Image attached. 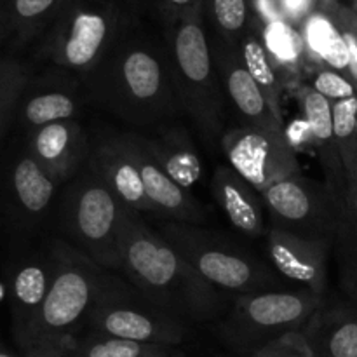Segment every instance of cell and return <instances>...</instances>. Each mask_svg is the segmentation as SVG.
<instances>
[{"mask_svg":"<svg viewBox=\"0 0 357 357\" xmlns=\"http://www.w3.org/2000/svg\"><path fill=\"white\" fill-rule=\"evenodd\" d=\"M121 272L153 303L188 324L218 321L229 312V296L209 284L190 264L150 229L139 213L126 209L119 234Z\"/></svg>","mask_w":357,"mask_h":357,"instance_id":"1","label":"cell"},{"mask_svg":"<svg viewBox=\"0 0 357 357\" xmlns=\"http://www.w3.org/2000/svg\"><path fill=\"white\" fill-rule=\"evenodd\" d=\"M80 84L93 103L138 128H160L181 112L167 52L145 38L122 37Z\"/></svg>","mask_w":357,"mask_h":357,"instance_id":"2","label":"cell"},{"mask_svg":"<svg viewBox=\"0 0 357 357\" xmlns=\"http://www.w3.org/2000/svg\"><path fill=\"white\" fill-rule=\"evenodd\" d=\"M51 248L54 275L30 337L20 349L23 357L68 356L84 333L108 272L59 237H52Z\"/></svg>","mask_w":357,"mask_h":357,"instance_id":"3","label":"cell"},{"mask_svg":"<svg viewBox=\"0 0 357 357\" xmlns=\"http://www.w3.org/2000/svg\"><path fill=\"white\" fill-rule=\"evenodd\" d=\"M166 52L181 112L190 117L208 145H220L225 132V94L206 35L204 7L173 23Z\"/></svg>","mask_w":357,"mask_h":357,"instance_id":"4","label":"cell"},{"mask_svg":"<svg viewBox=\"0 0 357 357\" xmlns=\"http://www.w3.org/2000/svg\"><path fill=\"white\" fill-rule=\"evenodd\" d=\"M124 213V206L87 160L86 166L59 188L54 222L61 234L59 239L100 267L119 272V234Z\"/></svg>","mask_w":357,"mask_h":357,"instance_id":"5","label":"cell"},{"mask_svg":"<svg viewBox=\"0 0 357 357\" xmlns=\"http://www.w3.org/2000/svg\"><path fill=\"white\" fill-rule=\"evenodd\" d=\"M157 232L204 281L234 298L246 293L284 289L278 271L229 237L190 223L164 222Z\"/></svg>","mask_w":357,"mask_h":357,"instance_id":"6","label":"cell"},{"mask_svg":"<svg viewBox=\"0 0 357 357\" xmlns=\"http://www.w3.org/2000/svg\"><path fill=\"white\" fill-rule=\"evenodd\" d=\"M326 296L309 289H268L239 295L216 323L220 340L239 356H253L271 342L305 326Z\"/></svg>","mask_w":357,"mask_h":357,"instance_id":"7","label":"cell"},{"mask_svg":"<svg viewBox=\"0 0 357 357\" xmlns=\"http://www.w3.org/2000/svg\"><path fill=\"white\" fill-rule=\"evenodd\" d=\"M84 333L181 347L192 337V324L160 309L122 274L108 271Z\"/></svg>","mask_w":357,"mask_h":357,"instance_id":"8","label":"cell"},{"mask_svg":"<svg viewBox=\"0 0 357 357\" xmlns=\"http://www.w3.org/2000/svg\"><path fill=\"white\" fill-rule=\"evenodd\" d=\"M121 38L122 13L117 0H73L42 35L38 56L80 77Z\"/></svg>","mask_w":357,"mask_h":357,"instance_id":"9","label":"cell"},{"mask_svg":"<svg viewBox=\"0 0 357 357\" xmlns=\"http://www.w3.org/2000/svg\"><path fill=\"white\" fill-rule=\"evenodd\" d=\"M261 197L271 227L335 244L344 206L324 181L296 174L275 181Z\"/></svg>","mask_w":357,"mask_h":357,"instance_id":"10","label":"cell"},{"mask_svg":"<svg viewBox=\"0 0 357 357\" xmlns=\"http://www.w3.org/2000/svg\"><path fill=\"white\" fill-rule=\"evenodd\" d=\"M59 188L23 143L0 166V211L17 236L30 237L54 215Z\"/></svg>","mask_w":357,"mask_h":357,"instance_id":"11","label":"cell"},{"mask_svg":"<svg viewBox=\"0 0 357 357\" xmlns=\"http://www.w3.org/2000/svg\"><path fill=\"white\" fill-rule=\"evenodd\" d=\"M220 146L230 166L260 194L275 181L302 174L284 131L237 126L223 132Z\"/></svg>","mask_w":357,"mask_h":357,"instance_id":"12","label":"cell"},{"mask_svg":"<svg viewBox=\"0 0 357 357\" xmlns=\"http://www.w3.org/2000/svg\"><path fill=\"white\" fill-rule=\"evenodd\" d=\"M54 275V255L51 239L42 248L23 251L10 265L7 278V300L10 310V328L20 351L40 314Z\"/></svg>","mask_w":357,"mask_h":357,"instance_id":"13","label":"cell"},{"mask_svg":"<svg viewBox=\"0 0 357 357\" xmlns=\"http://www.w3.org/2000/svg\"><path fill=\"white\" fill-rule=\"evenodd\" d=\"M84 96L80 77L70 70L52 66L33 73L20 98L14 124L26 136L42 126L72 121L82 108Z\"/></svg>","mask_w":357,"mask_h":357,"instance_id":"14","label":"cell"},{"mask_svg":"<svg viewBox=\"0 0 357 357\" xmlns=\"http://www.w3.org/2000/svg\"><path fill=\"white\" fill-rule=\"evenodd\" d=\"M129 153L138 166L143 188L152 204L153 213L167 222L202 225L208 218V211L190 194V190L178 185L155 160L146 149L143 135L138 132H122Z\"/></svg>","mask_w":357,"mask_h":357,"instance_id":"15","label":"cell"},{"mask_svg":"<svg viewBox=\"0 0 357 357\" xmlns=\"http://www.w3.org/2000/svg\"><path fill=\"white\" fill-rule=\"evenodd\" d=\"M209 44L223 94L230 100L243 126L284 131V126L278 121L253 75L244 65L237 45L220 35L209 40Z\"/></svg>","mask_w":357,"mask_h":357,"instance_id":"16","label":"cell"},{"mask_svg":"<svg viewBox=\"0 0 357 357\" xmlns=\"http://www.w3.org/2000/svg\"><path fill=\"white\" fill-rule=\"evenodd\" d=\"M24 145L59 187L72 180L91 157V138L77 119L35 129L24 136Z\"/></svg>","mask_w":357,"mask_h":357,"instance_id":"17","label":"cell"},{"mask_svg":"<svg viewBox=\"0 0 357 357\" xmlns=\"http://www.w3.org/2000/svg\"><path fill=\"white\" fill-rule=\"evenodd\" d=\"M267 255L272 265L289 281L303 284L319 296L328 293V257L333 244L307 239L268 225L265 232Z\"/></svg>","mask_w":357,"mask_h":357,"instance_id":"18","label":"cell"},{"mask_svg":"<svg viewBox=\"0 0 357 357\" xmlns=\"http://www.w3.org/2000/svg\"><path fill=\"white\" fill-rule=\"evenodd\" d=\"M89 162L126 209L139 215H155L143 188L138 166L129 153L122 132L105 131L93 136Z\"/></svg>","mask_w":357,"mask_h":357,"instance_id":"19","label":"cell"},{"mask_svg":"<svg viewBox=\"0 0 357 357\" xmlns=\"http://www.w3.org/2000/svg\"><path fill=\"white\" fill-rule=\"evenodd\" d=\"M295 93L303 119L312 132V150L323 167L324 183L342 202V206H345L351 187H349L347 173H345L344 162H342L340 152L335 142L333 103L321 96L307 82H300Z\"/></svg>","mask_w":357,"mask_h":357,"instance_id":"20","label":"cell"},{"mask_svg":"<svg viewBox=\"0 0 357 357\" xmlns=\"http://www.w3.org/2000/svg\"><path fill=\"white\" fill-rule=\"evenodd\" d=\"M211 192L229 222L239 232L250 237H260L267 232L264 197L230 164L216 167L211 178Z\"/></svg>","mask_w":357,"mask_h":357,"instance_id":"21","label":"cell"},{"mask_svg":"<svg viewBox=\"0 0 357 357\" xmlns=\"http://www.w3.org/2000/svg\"><path fill=\"white\" fill-rule=\"evenodd\" d=\"M302 333L314 357H357V307L324 300Z\"/></svg>","mask_w":357,"mask_h":357,"instance_id":"22","label":"cell"},{"mask_svg":"<svg viewBox=\"0 0 357 357\" xmlns=\"http://www.w3.org/2000/svg\"><path fill=\"white\" fill-rule=\"evenodd\" d=\"M146 149L167 174L190 190L202 174V162L194 139L181 124H164L155 136H145Z\"/></svg>","mask_w":357,"mask_h":357,"instance_id":"23","label":"cell"},{"mask_svg":"<svg viewBox=\"0 0 357 357\" xmlns=\"http://www.w3.org/2000/svg\"><path fill=\"white\" fill-rule=\"evenodd\" d=\"M298 30L305 44L307 66H312V70H337L349 77V54L344 37L331 14L321 3Z\"/></svg>","mask_w":357,"mask_h":357,"instance_id":"24","label":"cell"},{"mask_svg":"<svg viewBox=\"0 0 357 357\" xmlns=\"http://www.w3.org/2000/svg\"><path fill=\"white\" fill-rule=\"evenodd\" d=\"M73 0H3L16 47L42 37Z\"/></svg>","mask_w":357,"mask_h":357,"instance_id":"25","label":"cell"},{"mask_svg":"<svg viewBox=\"0 0 357 357\" xmlns=\"http://www.w3.org/2000/svg\"><path fill=\"white\" fill-rule=\"evenodd\" d=\"M260 38L275 70L288 79H298L307 68L305 44L296 26L284 20L260 24Z\"/></svg>","mask_w":357,"mask_h":357,"instance_id":"26","label":"cell"},{"mask_svg":"<svg viewBox=\"0 0 357 357\" xmlns=\"http://www.w3.org/2000/svg\"><path fill=\"white\" fill-rule=\"evenodd\" d=\"M237 49H239L246 68L253 75L255 82L264 93L271 110L274 112L278 121L284 126V122H282V80L261 38L255 35L253 31H248L237 44Z\"/></svg>","mask_w":357,"mask_h":357,"instance_id":"27","label":"cell"},{"mask_svg":"<svg viewBox=\"0 0 357 357\" xmlns=\"http://www.w3.org/2000/svg\"><path fill=\"white\" fill-rule=\"evenodd\" d=\"M66 357H187L180 347L82 333Z\"/></svg>","mask_w":357,"mask_h":357,"instance_id":"28","label":"cell"},{"mask_svg":"<svg viewBox=\"0 0 357 357\" xmlns=\"http://www.w3.org/2000/svg\"><path fill=\"white\" fill-rule=\"evenodd\" d=\"M33 75L26 61L14 56H0V139L16 122V110L24 86Z\"/></svg>","mask_w":357,"mask_h":357,"instance_id":"29","label":"cell"},{"mask_svg":"<svg viewBox=\"0 0 357 357\" xmlns=\"http://www.w3.org/2000/svg\"><path fill=\"white\" fill-rule=\"evenodd\" d=\"M357 96L333 103V132L349 178V187L357 185ZM349 190V192H351Z\"/></svg>","mask_w":357,"mask_h":357,"instance_id":"30","label":"cell"},{"mask_svg":"<svg viewBox=\"0 0 357 357\" xmlns=\"http://www.w3.org/2000/svg\"><path fill=\"white\" fill-rule=\"evenodd\" d=\"M204 13L215 23L220 37L232 44H239L253 21L251 0H204Z\"/></svg>","mask_w":357,"mask_h":357,"instance_id":"31","label":"cell"},{"mask_svg":"<svg viewBox=\"0 0 357 357\" xmlns=\"http://www.w3.org/2000/svg\"><path fill=\"white\" fill-rule=\"evenodd\" d=\"M333 248L337 250L338 268L357 260V185L347 195Z\"/></svg>","mask_w":357,"mask_h":357,"instance_id":"32","label":"cell"},{"mask_svg":"<svg viewBox=\"0 0 357 357\" xmlns=\"http://www.w3.org/2000/svg\"><path fill=\"white\" fill-rule=\"evenodd\" d=\"M309 86L331 103L357 96L356 84L345 73L337 72V70H312V80H310Z\"/></svg>","mask_w":357,"mask_h":357,"instance_id":"33","label":"cell"},{"mask_svg":"<svg viewBox=\"0 0 357 357\" xmlns=\"http://www.w3.org/2000/svg\"><path fill=\"white\" fill-rule=\"evenodd\" d=\"M250 357H314L302 330L284 335L271 342Z\"/></svg>","mask_w":357,"mask_h":357,"instance_id":"34","label":"cell"},{"mask_svg":"<svg viewBox=\"0 0 357 357\" xmlns=\"http://www.w3.org/2000/svg\"><path fill=\"white\" fill-rule=\"evenodd\" d=\"M282 20L300 28L303 21L319 7L321 0H278Z\"/></svg>","mask_w":357,"mask_h":357,"instance_id":"35","label":"cell"},{"mask_svg":"<svg viewBox=\"0 0 357 357\" xmlns=\"http://www.w3.org/2000/svg\"><path fill=\"white\" fill-rule=\"evenodd\" d=\"M202 3H204V0H162L160 9H162L164 16L169 17V21L176 23L185 14L204 7Z\"/></svg>","mask_w":357,"mask_h":357,"instance_id":"36","label":"cell"},{"mask_svg":"<svg viewBox=\"0 0 357 357\" xmlns=\"http://www.w3.org/2000/svg\"><path fill=\"white\" fill-rule=\"evenodd\" d=\"M7 40H10V30L9 21H7L6 7H3V0H0V49L3 47Z\"/></svg>","mask_w":357,"mask_h":357,"instance_id":"37","label":"cell"},{"mask_svg":"<svg viewBox=\"0 0 357 357\" xmlns=\"http://www.w3.org/2000/svg\"><path fill=\"white\" fill-rule=\"evenodd\" d=\"M0 357H23V356L14 354V352H10L9 349H6L2 344H0Z\"/></svg>","mask_w":357,"mask_h":357,"instance_id":"38","label":"cell"},{"mask_svg":"<svg viewBox=\"0 0 357 357\" xmlns=\"http://www.w3.org/2000/svg\"><path fill=\"white\" fill-rule=\"evenodd\" d=\"M126 2H128V3H131V6H138V3L142 2V0H126Z\"/></svg>","mask_w":357,"mask_h":357,"instance_id":"39","label":"cell"},{"mask_svg":"<svg viewBox=\"0 0 357 357\" xmlns=\"http://www.w3.org/2000/svg\"><path fill=\"white\" fill-rule=\"evenodd\" d=\"M351 7H352V9H354L356 13H357V0H352V2H351Z\"/></svg>","mask_w":357,"mask_h":357,"instance_id":"40","label":"cell"},{"mask_svg":"<svg viewBox=\"0 0 357 357\" xmlns=\"http://www.w3.org/2000/svg\"><path fill=\"white\" fill-rule=\"evenodd\" d=\"M342 2H344V3H347V6H351V2H352V0H342Z\"/></svg>","mask_w":357,"mask_h":357,"instance_id":"41","label":"cell"},{"mask_svg":"<svg viewBox=\"0 0 357 357\" xmlns=\"http://www.w3.org/2000/svg\"><path fill=\"white\" fill-rule=\"evenodd\" d=\"M356 30H357V13H356Z\"/></svg>","mask_w":357,"mask_h":357,"instance_id":"42","label":"cell"},{"mask_svg":"<svg viewBox=\"0 0 357 357\" xmlns=\"http://www.w3.org/2000/svg\"><path fill=\"white\" fill-rule=\"evenodd\" d=\"M356 135H357V124H356Z\"/></svg>","mask_w":357,"mask_h":357,"instance_id":"43","label":"cell"}]
</instances>
